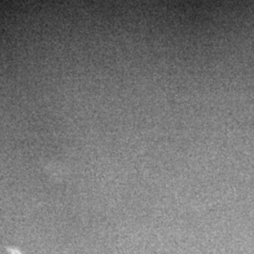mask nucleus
Returning a JSON list of instances; mask_svg holds the SVG:
<instances>
[{"label": "nucleus", "instance_id": "f257e3e1", "mask_svg": "<svg viewBox=\"0 0 254 254\" xmlns=\"http://www.w3.org/2000/svg\"><path fill=\"white\" fill-rule=\"evenodd\" d=\"M7 250H8L9 254H22L21 252L17 250L16 248H9V247H8Z\"/></svg>", "mask_w": 254, "mask_h": 254}]
</instances>
